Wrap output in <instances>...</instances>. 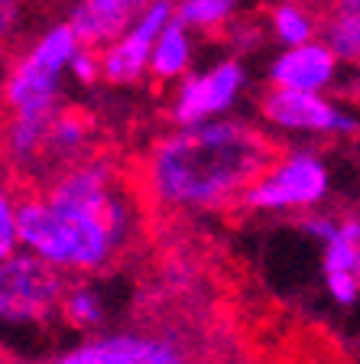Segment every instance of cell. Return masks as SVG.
Here are the masks:
<instances>
[{
	"instance_id": "6da1fadb",
	"label": "cell",
	"mask_w": 360,
	"mask_h": 364,
	"mask_svg": "<svg viewBox=\"0 0 360 364\" xmlns=\"http://www.w3.org/2000/svg\"><path fill=\"white\" fill-rule=\"evenodd\" d=\"M143 198L111 153L20 196V250L68 280L107 277L140 235Z\"/></svg>"
},
{
	"instance_id": "7a4b0ae2",
	"label": "cell",
	"mask_w": 360,
	"mask_h": 364,
	"mask_svg": "<svg viewBox=\"0 0 360 364\" xmlns=\"http://www.w3.org/2000/svg\"><path fill=\"white\" fill-rule=\"evenodd\" d=\"M276 140L244 114L211 124H169L140 153L133 182L143 205L169 218H204L244 208L276 156Z\"/></svg>"
},
{
	"instance_id": "3957f363",
	"label": "cell",
	"mask_w": 360,
	"mask_h": 364,
	"mask_svg": "<svg viewBox=\"0 0 360 364\" xmlns=\"http://www.w3.org/2000/svg\"><path fill=\"white\" fill-rule=\"evenodd\" d=\"M68 277L26 250L0 260V361L43 364L55 355Z\"/></svg>"
},
{
	"instance_id": "277c9868",
	"label": "cell",
	"mask_w": 360,
	"mask_h": 364,
	"mask_svg": "<svg viewBox=\"0 0 360 364\" xmlns=\"http://www.w3.org/2000/svg\"><path fill=\"white\" fill-rule=\"evenodd\" d=\"M94 153H101L98 124L75 105L43 117L4 114L0 121V166L23 192L39 189Z\"/></svg>"
},
{
	"instance_id": "5b68a950",
	"label": "cell",
	"mask_w": 360,
	"mask_h": 364,
	"mask_svg": "<svg viewBox=\"0 0 360 364\" xmlns=\"http://www.w3.org/2000/svg\"><path fill=\"white\" fill-rule=\"evenodd\" d=\"M78 49L82 43L62 16H49L26 33L4 55V114L43 117L65 107Z\"/></svg>"
},
{
	"instance_id": "8992f818",
	"label": "cell",
	"mask_w": 360,
	"mask_h": 364,
	"mask_svg": "<svg viewBox=\"0 0 360 364\" xmlns=\"http://www.w3.org/2000/svg\"><path fill=\"white\" fill-rule=\"evenodd\" d=\"M331 192H334V173L318 146H279L270 166L263 169L250 189L244 208L263 218L299 221L324 212Z\"/></svg>"
},
{
	"instance_id": "52a82bcc",
	"label": "cell",
	"mask_w": 360,
	"mask_h": 364,
	"mask_svg": "<svg viewBox=\"0 0 360 364\" xmlns=\"http://www.w3.org/2000/svg\"><path fill=\"white\" fill-rule=\"evenodd\" d=\"M256 121L273 140H285V146H318L360 134V114L334 95L263 88L256 98Z\"/></svg>"
},
{
	"instance_id": "ba28073f",
	"label": "cell",
	"mask_w": 360,
	"mask_h": 364,
	"mask_svg": "<svg viewBox=\"0 0 360 364\" xmlns=\"http://www.w3.org/2000/svg\"><path fill=\"white\" fill-rule=\"evenodd\" d=\"M250 88V68L240 53H227L198 65L175 88H169L165 117L169 124H211L234 117Z\"/></svg>"
},
{
	"instance_id": "9c48e42d",
	"label": "cell",
	"mask_w": 360,
	"mask_h": 364,
	"mask_svg": "<svg viewBox=\"0 0 360 364\" xmlns=\"http://www.w3.org/2000/svg\"><path fill=\"white\" fill-rule=\"evenodd\" d=\"M302 235L318 247V273L328 299L338 309H354L360 303L357 280V247H360V215L354 212H315L299 218Z\"/></svg>"
},
{
	"instance_id": "30bf717a",
	"label": "cell",
	"mask_w": 360,
	"mask_h": 364,
	"mask_svg": "<svg viewBox=\"0 0 360 364\" xmlns=\"http://www.w3.org/2000/svg\"><path fill=\"white\" fill-rule=\"evenodd\" d=\"M43 364H195L188 348L173 335L111 328V332L75 338Z\"/></svg>"
},
{
	"instance_id": "8fae6325",
	"label": "cell",
	"mask_w": 360,
	"mask_h": 364,
	"mask_svg": "<svg viewBox=\"0 0 360 364\" xmlns=\"http://www.w3.org/2000/svg\"><path fill=\"white\" fill-rule=\"evenodd\" d=\"M173 20V4L165 0H146L143 14L117 43L101 49V82L114 88H133L150 78L153 46H156L163 26Z\"/></svg>"
},
{
	"instance_id": "7c38bea8",
	"label": "cell",
	"mask_w": 360,
	"mask_h": 364,
	"mask_svg": "<svg viewBox=\"0 0 360 364\" xmlns=\"http://www.w3.org/2000/svg\"><path fill=\"white\" fill-rule=\"evenodd\" d=\"M266 88L299 91V95H331L344 78L341 59L328 49L324 39L295 46V49H279L266 65Z\"/></svg>"
},
{
	"instance_id": "4fadbf2b",
	"label": "cell",
	"mask_w": 360,
	"mask_h": 364,
	"mask_svg": "<svg viewBox=\"0 0 360 364\" xmlns=\"http://www.w3.org/2000/svg\"><path fill=\"white\" fill-rule=\"evenodd\" d=\"M143 7L146 0H82V4L65 7L62 20L72 26L78 43L101 53L133 26Z\"/></svg>"
},
{
	"instance_id": "5bb4252c",
	"label": "cell",
	"mask_w": 360,
	"mask_h": 364,
	"mask_svg": "<svg viewBox=\"0 0 360 364\" xmlns=\"http://www.w3.org/2000/svg\"><path fill=\"white\" fill-rule=\"evenodd\" d=\"M114 312H117V296L104 277H82L68 280L62 296V328L75 332L78 338L111 332Z\"/></svg>"
},
{
	"instance_id": "9a60e30c",
	"label": "cell",
	"mask_w": 360,
	"mask_h": 364,
	"mask_svg": "<svg viewBox=\"0 0 360 364\" xmlns=\"http://www.w3.org/2000/svg\"><path fill=\"white\" fill-rule=\"evenodd\" d=\"M198 62V36L188 30L185 23L173 20L163 26L156 46H153V62H150V78L165 88H175L185 75L195 72Z\"/></svg>"
},
{
	"instance_id": "2e32d148",
	"label": "cell",
	"mask_w": 360,
	"mask_h": 364,
	"mask_svg": "<svg viewBox=\"0 0 360 364\" xmlns=\"http://www.w3.org/2000/svg\"><path fill=\"white\" fill-rule=\"evenodd\" d=\"M263 30L270 43L279 49H295V46L315 43L322 39V7H308V4H273L263 10Z\"/></svg>"
},
{
	"instance_id": "e0dca14e",
	"label": "cell",
	"mask_w": 360,
	"mask_h": 364,
	"mask_svg": "<svg viewBox=\"0 0 360 364\" xmlns=\"http://www.w3.org/2000/svg\"><path fill=\"white\" fill-rule=\"evenodd\" d=\"M322 39L344 68H360V0L322 7Z\"/></svg>"
},
{
	"instance_id": "ac0fdd59",
	"label": "cell",
	"mask_w": 360,
	"mask_h": 364,
	"mask_svg": "<svg viewBox=\"0 0 360 364\" xmlns=\"http://www.w3.org/2000/svg\"><path fill=\"white\" fill-rule=\"evenodd\" d=\"M240 4L231 0H182L173 4V14L179 23H185L188 30L202 36H231V30L240 23Z\"/></svg>"
},
{
	"instance_id": "d6986e66",
	"label": "cell",
	"mask_w": 360,
	"mask_h": 364,
	"mask_svg": "<svg viewBox=\"0 0 360 364\" xmlns=\"http://www.w3.org/2000/svg\"><path fill=\"white\" fill-rule=\"evenodd\" d=\"M20 196L23 189L0 166V260L20 250Z\"/></svg>"
},
{
	"instance_id": "ffe728a7",
	"label": "cell",
	"mask_w": 360,
	"mask_h": 364,
	"mask_svg": "<svg viewBox=\"0 0 360 364\" xmlns=\"http://www.w3.org/2000/svg\"><path fill=\"white\" fill-rule=\"evenodd\" d=\"M30 7L13 4V0H0V55H7L23 36H26V26H30Z\"/></svg>"
},
{
	"instance_id": "44dd1931",
	"label": "cell",
	"mask_w": 360,
	"mask_h": 364,
	"mask_svg": "<svg viewBox=\"0 0 360 364\" xmlns=\"http://www.w3.org/2000/svg\"><path fill=\"white\" fill-rule=\"evenodd\" d=\"M72 82L82 85V88L98 85L101 82V53H94V49L82 46L78 55H75V62H72Z\"/></svg>"
},
{
	"instance_id": "7402d4cb",
	"label": "cell",
	"mask_w": 360,
	"mask_h": 364,
	"mask_svg": "<svg viewBox=\"0 0 360 364\" xmlns=\"http://www.w3.org/2000/svg\"><path fill=\"white\" fill-rule=\"evenodd\" d=\"M0 121H4V55H0Z\"/></svg>"
},
{
	"instance_id": "603a6c76",
	"label": "cell",
	"mask_w": 360,
	"mask_h": 364,
	"mask_svg": "<svg viewBox=\"0 0 360 364\" xmlns=\"http://www.w3.org/2000/svg\"><path fill=\"white\" fill-rule=\"evenodd\" d=\"M357 280H360V247H357Z\"/></svg>"
},
{
	"instance_id": "cb8c5ba5",
	"label": "cell",
	"mask_w": 360,
	"mask_h": 364,
	"mask_svg": "<svg viewBox=\"0 0 360 364\" xmlns=\"http://www.w3.org/2000/svg\"><path fill=\"white\" fill-rule=\"evenodd\" d=\"M0 364H16V361H0Z\"/></svg>"
}]
</instances>
